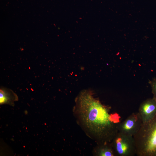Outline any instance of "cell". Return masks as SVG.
<instances>
[{"label": "cell", "instance_id": "obj_1", "mask_svg": "<svg viewBox=\"0 0 156 156\" xmlns=\"http://www.w3.org/2000/svg\"><path fill=\"white\" fill-rule=\"evenodd\" d=\"M75 103V112L85 129L94 137L99 144L110 143L118 132V123L113 120L109 108L88 90L80 93Z\"/></svg>", "mask_w": 156, "mask_h": 156}, {"label": "cell", "instance_id": "obj_2", "mask_svg": "<svg viewBox=\"0 0 156 156\" xmlns=\"http://www.w3.org/2000/svg\"><path fill=\"white\" fill-rule=\"evenodd\" d=\"M137 156H156V115L133 136Z\"/></svg>", "mask_w": 156, "mask_h": 156}, {"label": "cell", "instance_id": "obj_3", "mask_svg": "<svg viewBox=\"0 0 156 156\" xmlns=\"http://www.w3.org/2000/svg\"><path fill=\"white\" fill-rule=\"evenodd\" d=\"M116 156H134L136 149L133 136L118 132L111 142Z\"/></svg>", "mask_w": 156, "mask_h": 156}, {"label": "cell", "instance_id": "obj_4", "mask_svg": "<svg viewBox=\"0 0 156 156\" xmlns=\"http://www.w3.org/2000/svg\"><path fill=\"white\" fill-rule=\"evenodd\" d=\"M142 124L138 112L132 113L124 121L118 124V132L123 134L133 136L139 131Z\"/></svg>", "mask_w": 156, "mask_h": 156}, {"label": "cell", "instance_id": "obj_5", "mask_svg": "<svg viewBox=\"0 0 156 156\" xmlns=\"http://www.w3.org/2000/svg\"><path fill=\"white\" fill-rule=\"evenodd\" d=\"M138 112L142 123L152 119L156 115V100L153 97L143 101L140 105Z\"/></svg>", "mask_w": 156, "mask_h": 156}, {"label": "cell", "instance_id": "obj_6", "mask_svg": "<svg viewBox=\"0 0 156 156\" xmlns=\"http://www.w3.org/2000/svg\"><path fill=\"white\" fill-rule=\"evenodd\" d=\"M99 145L96 152L97 155L99 156H115L111 142Z\"/></svg>", "mask_w": 156, "mask_h": 156}, {"label": "cell", "instance_id": "obj_7", "mask_svg": "<svg viewBox=\"0 0 156 156\" xmlns=\"http://www.w3.org/2000/svg\"><path fill=\"white\" fill-rule=\"evenodd\" d=\"M15 95L11 90L6 88L0 89V103H6L13 100L12 96Z\"/></svg>", "mask_w": 156, "mask_h": 156}, {"label": "cell", "instance_id": "obj_8", "mask_svg": "<svg viewBox=\"0 0 156 156\" xmlns=\"http://www.w3.org/2000/svg\"><path fill=\"white\" fill-rule=\"evenodd\" d=\"M149 83L151 88L153 98L156 100V78L153 79Z\"/></svg>", "mask_w": 156, "mask_h": 156}]
</instances>
